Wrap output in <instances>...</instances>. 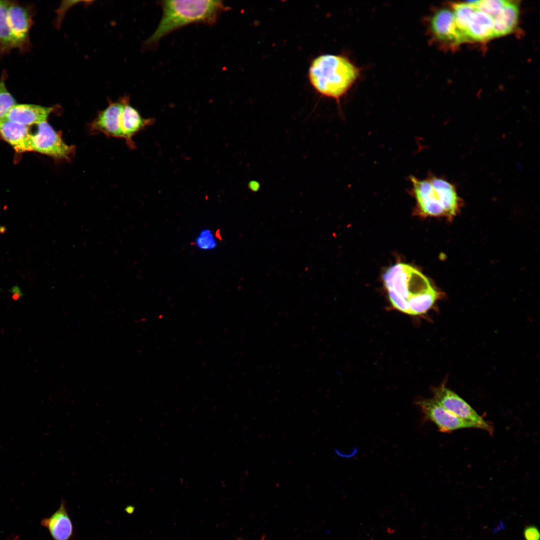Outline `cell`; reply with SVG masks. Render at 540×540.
Wrapping results in <instances>:
<instances>
[{
	"label": "cell",
	"mask_w": 540,
	"mask_h": 540,
	"mask_svg": "<svg viewBox=\"0 0 540 540\" xmlns=\"http://www.w3.org/2000/svg\"><path fill=\"white\" fill-rule=\"evenodd\" d=\"M160 4L162 15L156 30L146 42L149 48H155L162 38L190 24L212 25L228 9L222 0H166L160 1Z\"/></svg>",
	"instance_id": "1"
},
{
	"label": "cell",
	"mask_w": 540,
	"mask_h": 540,
	"mask_svg": "<svg viewBox=\"0 0 540 540\" xmlns=\"http://www.w3.org/2000/svg\"><path fill=\"white\" fill-rule=\"evenodd\" d=\"M360 70L344 56L324 54L316 57L310 68V81L322 95L339 100L358 78Z\"/></svg>",
	"instance_id": "2"
},
{
	"label": "cell",
	"mask_w": 540,
	"mask_h": 540,
	"mask_svg": "<svg viewBox=\"0 0 540 540\" xmlns=\"http://www.w3.org/2000/svg\"><path fill=\"white\" fill-rule=\"evenodd\" d=\"M410 192L418 211L425 216L452 218L460 210L462 200L454 186L446 180L434 176L419 179L410 176Z\"/></svg>",
	"instance_id": "3"
},
{
	"label": "cell",
	"mask_w": 540,
	"mask_h": 540,
	"mask_svg": "<svg viewBox=\"0 0 540 540\" xmlns=\"http://www.w3.org/2000/svg\"><path fill=\"white\" fill-rule=\"evenodd\" d=\"M384 284L388 294L394 295L408 302L434 288L428 278L410 265L398 263L386 272Z\"/></svg>",
	"instance_id": "4"
},
{
	"label": "cell",
	"mask_w": 540,
	"mask_h": 540,
	"mask_svg": "<svg viewBox=\"0 0 540 540\" xmlns=\"http://www.w3.org/2000/svg\"><path fill=\"white\" fill-rule=\"evenodd\" d=\"M29 143L31 151L59 160H70L74 150L63 140L60 133L47 121L38 124L36 132L30 134Z\"/></svg>",
	"instance_id": "5"
},
{
	"label": "cell",
	"mask_w": 540,
	"mask_h": 540,
	"mask_svg": "<svg viewBox=\"0 0 540 540\" xmlns=\"http://www.w3.org/2000/svg\"><path fill=\"white\" fill-rule=\"evenodd\" d=\"M426 24L431 40L439 46H456L464 42L456 28L452 9H436L426 20Z\"/></svg>",
	"instance_id": "6"
},
{
	"label": "cell",
	"mask_w": 540,
	"mask_h": 540,
	"mask_svg": "<svg viewBox=\"0 0 540 540\" xmlns=\"http://www.w3.org/2000/svg\"><path fill=\"white\" fill-rule=\"evenodd\" d=\"M434 399L456 416L476 424L492 434L493 427L485 420L465 400L444 384L434 390Z\"/></svg>",
	"instance_id": "7"
},
{
	"label": "cell",
	"mask_w": 540,
	"mask_h": 540,
	"mask_svg": "<svg viewBox=\"0 0 540 540\" xmlns=\"http://www.w3.org/2000/svg\"><path fill=\"white\" fill-rule=\"evenodd\" d=\"M424 416L434 424L440 431L450 432L464 428H478L476 424L453 414L434 398L423 399L416 402Z\"/></svg>",
	"instance_id": "8"
},
{
	"label": "cell",
	"mask_w": 540,
	"mask_h": 540,
	"mask_svg": "<svg viewBox=\"0 0 540 540\" xmlns=\"http://www.w3.org/2000/svg\"><path fill=\"white\" fill-rule=\"evenodd\" d=\"M127 99L110 102L104 110L100 111L90 124L92 132H102L108 136L122 138L120 122L122 114Z\"/></svg>",
	"instance_id": "9"
},
{
	"label": "cell",
	"mask_w": 540,
	"mask_h": 540,
	"mask_svg": "<svg viewBox=\"0 0 540 540\" xmlns=\"http://www.w3.org/2000/svg\"><path fill=\"white\" fill-rule=\"evenodd\" d=\"M41 524L47 528L54 540H71L74 536V526L64 500L52 515L42 520Z\"/></svg>",
	"instance_id": "10"
},
{
	"label": "cell",
	"mask_w": 540,
	"mask_h": 540,
	"mask_svg": "<svg viewBox=\"0 0 540 540\" xmlns=\"http://www.w3.org/2000/svg\"><path fill=\"white\" fill-rule=\"evenodd\" d=\"M54 108L34 104H17L7 113L5 120L26 126L46 122Z\"/></svg>",
	"instance_id": "11"
},
{
	"label": "cell",
	"mask_w": 540,
	"mask_h": 540,
	"mask_svg": "<svg viewBox=\"0 0 540 540\" xmlns=\"http://www.w3.org/2000/svg\"><path fill=\"white\" fill-rule=\"evenodd\" d=\"M28 10L17 4H10L8 11V24L16 48L26 44L31 24Z\"/></svg>",
	"instance_id": "12"
},
{
	"label": "cell",
	"mask_w": 540,
	"mask_h": 540,
	"mask_svg": "<svg viewBox=\"0 0 540 540\" xmlns=\"http://www.w3.org/2000/svg\"><path fill=\"white\" fill-rule=\"evenodd\" d=\"M154 120L153 118H143L139 112L130 104L127 100L120 118L122 138L126 139L130 148H135V144L132 140V136L146 126L152 124Z\"/></svg>",
	"instance_id": "13"
},
{
	"label": "cell",
	"mask_w": 540,
	"mask_h": 540,
	"mask_svg": "<svg viewBox=\"0 0 540 540\" xmlns=\"http://www.w3.org/2000/svg\"><path fill=\"white\" fill-rule=\"evenodd\" d=\"M28 126L9 120L0 122V134L16 152L31 151Z\"/></svg>",
	"instance_id": "14"
},
{
	"label": "cell",
	"mask_w": 540,
	"mask_h": 540,
	"mask_svg": "<svg viewBox=\"0 0 540 540\" xmlns=\"http://www.w3.org/2000/svg\"><path fill=\"white\" fill-rule=\"evenodd\" d=\"M466 36L468 42H484L494 38L492 18L476 8L468 22Z\"/></svg>",
	"instance_id": "15"
},
{
	"label": "cell",
	"mask_w": 540,
	"mask_h": 540,
	"mask_svg": "<svg viewBox=\"0 0 540 540\" xmlns=\"http://www.w3.org/2000/svg\"><path fill=\"white\" fill-rule=\"evenodd\" d=\"M520 14L519 4L516 1L507 0L500 12L492 19L495 37L507 35L517 26Z\"/></svg>",
	"instance_id": "16"
},
{
	"label": "cell",
	"mask_w": 540,
	"mask_h": 540,
	"mask_svg": "<svg viewBox=\"0 0 540 540\" xmlns=\"http://www.w3.org/2000/svg\"><path fill=\"white\" fill-rule=\"evenodd\" d=\"M454 22L456 28L464 42H468L466 30L468 22L474 12L476 8L468 2L454 3L452 4Z\"/></svg>",
	"instance_id": "17"
},
{
	"label": "cell",
	"mask_w": 540,
	"mask_h": 540,
	"mask_svg": "<svg viewBox=\"0 0 540 540\" xmlns=\"http://www.w3.org/2000/svg\"><path fill=\"white\" fill-rule=\"evenodd\" d=\"M10 2L0 0V48L6 52L16 48L8 22V11Z\"/></svg>",
	"instance_id": "18"
},
{
	"label": "cell",
	"mask_w": 540,
	"mask_h": 540,
	"mask_svg": "<svg viewBox=\"0 0 540 540\" xmlns=\"http://www.w3.org/2000/svg\"><path fill=\"white\" fill-rule=\"evenodd\" d=\"M468 2L475 6L478 10L488 14L493 18L500 12L507 0H484Z\"/></svg>",
	"instance_id": "19"
},
{
	"label": "cell",
	"mask_w": 540,
	"mask_h": 540,
	"mask_svg": "<svg viewBox=\"0 0 540 540\" xmlns=\"http://www.w3.org/2000/svg\"><path fill=\"white\" fill-rule=\"evenodd\" d=\"M13 96L6 88L4 79L0 80V122L4 120L10 108L16 104Z\"/></svg>",
	"instance_id": "20"
},
{
	"label": "cell",
	"mask_w": 540,
	"mask_h": 540,
	"mask_svg": "<svg viewBox=\"0 0 540 540\" xmlns=\"http://www.w3.org/2000/svg\"><path fill=\"white\" fill-rule=\"evenodd\" d=\"M194 244L197 248L204 250H210L215 248L218 241L213 232L206 228L201 230L197 235Z\"/></svg>",
	"instance_id": "21"
},
{
	"label": "cell",
	"mask_w": 540,
	"mask_h": 540,
	"mask_svg": "<svg viewBox=\"0 0 540 540\" xmlns=\"http://www.w3.org/2000/svg\"><path fill=\"white\" fill-rule=\"evenodd\" d=\"M525 540H540V532L538 528L534 526L526 527L524 531Z\"/></svg>",
	"instance_id": "22"
}]
</instances>
